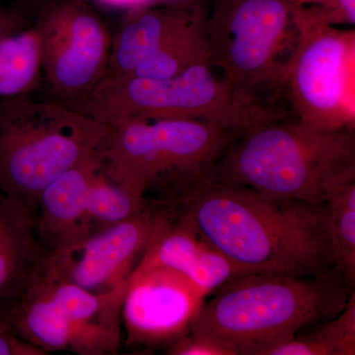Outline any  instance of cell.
<instances>
[{
	"label": "cell",
	"instance_id": "obj_1",
	"mask_svg": "<svg viewBox=\"0 0 355 355\" xmlns=\"http://www.w3.org/2000/svg\"><path fill=\"white\" fill-rule=\"evenodd\" d=\"M175 209L249 272L304 277L336 268L326 203L270 198L212 175Z\"/></svg>",
	"mask_w": 355,
	"mask_h": 355
},
{
	"label": "cell",
	"instance_id": "obj_2",
	"mask_svg": "<svg viewBox=\"0 0 355 355\" xmlns=\"http://www.w3.org/2000/svg\"><path fill=\"white\" fill-rule=\"evenodd\" d=\"M214 176L268 197L324 205L355 183V127L319 130L286 113L241 133Z\"/></svg>",
	"mask_w": 355,
	"mask_h": 355
},
{
	"label": "cell",
	"instance_id": "obj_3",
	"mask_svg": "<svg viewBox=\"0 0 355 355\" xmlns=\"http://www.w3.org/2000/svg\"><path fill=\"white\" fill-rule=\"evenodd\" d=\"M354 291L336 268L304 277L246 273L205 300L189 333L211 336L238 355H263L340 314Z\"/></svg>",
	"mask_w": 355,
	"mask_h": 355
},
{
	"label": "cell",
	"instance_id": "obj_4",
	"mask_svg": "<svg viewBox=\"0 0 355 355\" xmlns=\"http://www.w3.org/2000/svg\"><path fill=\"white\" fill-rule=\"evenodd\" d=\"M109 127L99 151L103 172L166 209H178L195 195L241 135L184 119H127Z\"/></svg>",
	"mask_w": 355,
	"mask_h": 355
},
{
	"label": "cell",
	"instance_id": "obj_5",
	"mask_svg": "<svg viewBox=\"0 0 355 355\" xmlns=\"http://www.w3.org/2000/svg\"><path fill=\"white\" fill-rule=\"evenodd\" d=\"M109 125L31 94L0 100V191L36 216L42 191L99 153Z\"/></svg>",
	"mask_w": 355,
	"mask_h": 355
},
{
	"label": "cell",
	"instance_id": "obj_6",
	"mask_svg": "<svg viewBox=\"0 0 355 355\" xmlns=\"http://www.w3.org/2000/svg\"><path fill=\"white\" fill-rule=\"evenodd\" d=\"M211 67L193 65L164 79H104L70 108L107 125L127 119H184L211 121L240 133L286 114L238 92Z\"/></svg>",
	"mask_w": 355,
	"mask_h": 355
},
{
	"label": "cell",
	"instance_id": "obj_7",
	"mask_svg": "<svg viewBox=\"0 0 355 355\" xmlns=\"http://www.w3.org/2000/svg\"><path fill=\"white\" fill-rule=\"evenodd\" d=\"M210 62L241 94L277 106L297 38L288 0H216L207 17Z\"/></svg>",
	"mask_w": 355,
	"mask_h": 355
},
{
	"label": "cell",
	"instance_id": "obj_8",
	"mask_svg": "<svg viewBox=\"0 0 355 355\" xmlns=\"http://www.w3.org/2000/svg\"><path fill=\"white\" fill-rule=\"evenodd\" d=\"M125 288L94 293L38 272L11 301L9 315L16 334L46 354H116L121 343Z\"/></svg>",
	"mask_w": 355,
	"mask_h": 355
},
{
	"label": "cell",
	"instance_id": "obj_9",
	"mask_svg": "<svg viewBox=\"0 0 355 355\" xmlns=\"http://www.w3.org/2000/svg\"><path fill=\"white\" fill-rule=\"evenodd\" d=\"M297 38L287 62L282 96L292 116L310 127L333 130L355 127L352 69L354 28L340 29L295 6Z\"/></svg>",
	"mask_w": 355,
	"mask_h": 355
},
{
	"label": "cell",
	"instance_id": "obj_10",
	"mask_svg": "<svg viewBox=\"0 0 355 355\" xmlns=\"http://www.w3.org/2000/svg\"><path fill=\"white\" fill-rule=\"evenodd\" d=\"M33 25L51 100L69 107L81 101L106 74L113 38L108 26L84 0H55Z\"/></svg>",
	"mask_w": 355,
	"mask_h": 355
},
{
	"label": "cell",
	"instance_id": "obj_11",
	"mask_svg": "<svg viewBox=\"0 0 355 355\" xmlns=\"http://www.w3.org/2000/svg\"><path fill=\"white\" fill-rule=\"evenodd\" d=\"M162 209L153 203L120 223L46 252L39 272L94 293L127 286L144 257Z\"/></svg>",
	"mask_w": 355,
	"mask_h": 355
},
{
	"label": "cell",
	"instance_id": "obj_12",
	"mask_svg": "<svg viewBox=\"0 0 355 355\" xmlns=\"http://www.w3.org/2000/svg\"><path fill=\"white\" fill-rule=\"evenodd\" d=\"M207 294L163 266H137L123 296L121 323L128 345L169 347L189 333Z\"/></svg>",
	"mask_w": 355,
	"mask_h": 355
},
{
	"label": "cell",
	"instance_id": "obj_13",
	"mask_svg": "<svg viewBox=\"0 0 355 355\" xmlns=\"http://www.w3.org/2000/svg\"><path fill=\"white\" fill-rule=\"evenodd\" d=\"M137 266H167L190 279L207 295L231 280L252 273L207 242L183 214L166 207L156 218Z\"/></svg>",
	"mask_w": 355,
	"mask_h": 355
},
{
	"label": "cell",
	"instance_id": "obj_14",
	"mask_svg": "<svg viewBox=\"0 0 355 355\" xmlns=\"http://www.w3.org/2000/svg\"><path fill=\"white\" fill-rule=\"evenodd\" d=\"M209 12L203 0L128 9L112 38L104 79L132 77L178 33Z\"/></svg>",
	"mask_w": 355,
	"mask_h": 355
},
{
	"label": "cell",
	"instance_id": "obj_15",
	"mask_svg": "<svg viewBox=\"0 0 355 355\" xmlns=\"http://www.w3.org/2000/svg\"><path fill=\"white\" fill-rule=\"evenodd\" d=\"M99 153L49 184L40 196L35 226L44 251L67 246L87 236L86 210L89 191L101 170Z\"/></svg>",
	"mask_w": 355,
	"mask_h": 355
},
{
	"label": "cell",
	"instance_id": "obj_16",
	"mask_svg": "<svg viewBox=\"0 0 355 355\" xmlns=\"http://www.w3.org/2000/svg\"><path fill=\"white\" fill-rule=\"evenodd\" d=\"M44 254L34 216L0 191V302L14 300L27 288Z\"/></svg>",
	"mask_w": 355,
	"mask_h": 355
},
{
	"label": "cell",
	"instance_id": "obj_17",
	"mask_svg": "<svg viewBox=\"0 0 355 355\" xmlns=\"http://www.w3.org/2000/svg\"><path fill=\"white\" fill-rule=\"evenodd\" d=\"M42 76L41 41L34 25L0 37V97L31 94Z\"/></svg>",
	"mask_w": 355,
	"mask_h": 355
},
{
	"label": "cell",
	"instance_id": "obj_18",
	"mask_svg": "<svg viewBox=\"0 0 355 355\" xmlns=\"http://www.w3.org/2000/svg\"><path fill=\"white\" fill-rule=\"evenodd\" d=\"M355 293L333 319L266 349L263 355H354Z\"/></svg>",
	"mask_w": 355,
	"mask_h": 355
},
{
	"label": "cell",
	"instance_id": "obj_19",
	"mask_svg": "<svg viewBox=\"0 0 355 355\" xmlns=\"http://www.w3.org/2000/svg\"><path fill=\"white\" fill-rule=\"evenodd\" d=\"M207 17V14L178 33L155 55L140 65L132 77L169 78L193 65L211 64L205 30Z\"/></svg>",
	"mask_w": 355,
	"mask_h": 355
},
{
	"label": "cell",
	"instance_id": "obj_20",
	"mask_svg": "<svg viewBox=\"0 0 355 355\" xmlns=\"http://www.w3.org/2000/svg\"><path fill=\"white\" fill-rule=\"evenodd\" d=\"M151 205L153 203L110 179L103 172L101 166L89 191L86 210L87 235L120 223Z\"/></svg>",
	"mask_w": 355,
	"mask_h": 355
},
{
	"label": "cell",
	"instance_id": "obj_21",
	"mask_svg": "<svg viewBox=\"0 0 355 355\" xmlns=\"http://www.w3.org/2000/svg\"><path fill=\"white\" fill-rule=\"evenodd\" d=\"M328 239L336 270L350 287L355 284V183L329 198Z\"/></svg>",
	"mask_w": 355,
	"mask_h": 355
},
{
	"label": "cell",
	"instance_id": "obj_22",
	"mask_svg": "<svg viewBox=\"0 0 355 355\" xmlns=\"http://www.w3.org/2000/svg\"><path fill=\"white\" fill-rule=\"evenodd\" d=\"M173 355H238L234 349L211 336L188 333L167 347Z\"/></svg>",
	"mask_w": 355,
	"mask_h": 355
},
{
	"label": "cell",
	"instance_id": "obj_23",
	"mask_svg": "<svg viewBox=\"0 0 355 355\" xmlns=\"http://www.w3.org/2000/svg\"><path fill=\"white\" fill-rule=\"evenodd\" d=\"M315 19L338 27L355 25V0H322L318 3L304 6Z\"/></svg>",
	"mask_w": 355,
	"mask_h": 355
},
{
	"label": "cell",
	"instance_id": "obj_24",
	"mask_svg": "<svg viewBox=\"0 0 355 355\" xmlns=\"http://www.w3.org/2000/svg\"><path fill=\"white\" fill-rule=\"evenodd\" d=\"M16 334L9 316V301L0 302V355H46Z\"/></svg>",
	"mask_w": 355,
	"mask_h": 355
},
{
	"label": "cell",
	"instance_id": "obj_25",
	"mask_svg": "<svg viewBox=\"0 0 355 355\" xmlns=\"http://www.w3.org/2000/svg\"><path fill=\"white\" fill-rule=\"evenodd\" d=\"M29 26L21 14L7 10L0 4V37L19 31Z\"/></svg>",
	"mask_w": 355,
	"mask_h": 355
},
{
	"label": "cell",
	"instance_id": "obj_26",
	"mask_svg": "<svg viewBox=\"0 0 355 355\" xmlns=\"http://www.w3.org/2000/svg\"><path fill=\"white\" fill-rule=\"evenodd\" d=\"M104 3L111 6L127 7V8H135V7L159 6V4L177 3V2L187 1V0H101Z\"/></svg>",
	"mask_w": 355,
	"mask_h": 355
},
{
	"label": "cell",
	"instance_id": "obj_27",
	"mask_svg": "<svg viewBox=\"0 0 355 355\" xmlns=\"http://www.w3.org/2000/svg\"><path fill=\"white\" fill-rule=\"evenodd\" d=\"M15 1L26 10L31 11L37 15L44 6H48L53 0H15Z\"/></svg>",
	"mask_w": 355,
	"mask_h": 355
},
{
	"label": "cell",
	"instance_id": "obj_28",
	"mask_svg": "<svg viewBox=\"0 0 355 355\" xmlns=\"http://www.w3.org/2000/svg\"><path fill=\"white\" fill-rule=\"evenodd\" d=\"M294 6H311V4L318 3V2L322 1V0H288Z\"/></svg>",
	"mask_w": 355,
	"mask_h": 355
}]
</instances>
